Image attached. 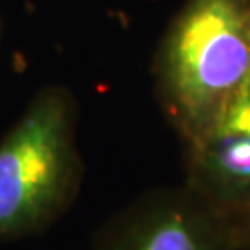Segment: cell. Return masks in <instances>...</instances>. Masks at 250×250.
Masks as SVG:
<instances>
[{
  "label": "cell",
  "instance_id": "cell-1",
  "mask_svg": "<svg viewBox=\"0 0 250 250\" xmlns=\"http://www.w3.org/2000/svg\"><path fill=\"white\" fill-rule=\"evenodd\" d=\"M250 82V0H188L154 60L156 95L184 145L217 123Z\"/></svg>",
  "mask_w": 250,
  "mask_h": 250
},
{
  "label": "cell",
  "instance_id": "cell-2",
  "mask_svg": "<svg viewBox=\"0 0 250 250\" xmlns=\"http://www.w3.org/2000/svg\"><path fill=\"white\" fill-rule=\"evenodd\" d=\"M76 104L50 85L0 141V239L37 233L58 221L80 191Z\"/></svg>",
  "mask_w": 250,
  "mask_h": 250
},
{
  "label": "cell",
  "instance_id": "cell-3",
  "mask_svg": "<svg viewBox=\"0 0 250 250\" xmlns=\"http://www.w3.org/2000/svg\"><path fill=\"white\" fill-rule=\"evenodd\" d=\"M237 230L193 189H161L139 198L100 233L95 250H237Z\"/></svg>",
  "mask_w": 250,
  "mask_h": 250
},
{
  "label": "cell",
  "instance_id": "cell-4",
  "mask_svg": "<svg viewBox=\"0 0 250 250\" xmlns=\"http://www.w3.org/2000/svg\"><path fill=\"white\" fill-rule=\"evenodd\" d=\"M186 150V186L230 217L250 204V82Z\"/></svg>",
  "mask_w": 250,
  "mask_h": 250
},
{
  "label": "cell",
  "instance_id": "cell-5",
  "mask_svg": "<svg viewBox=\"0 0 250 250\" xmlns=\"http://www.w3.org/2000/svg\"><path fill=\"white\" fill-rule=\"evenodd\" d=\"M232 221H233L235 230H237V237H239V241L250 245V204L247 206L245 209H241L239 213L233 215Z\"/></svg>",
  "mask_w": 250,
  "mask_h": 250
},
{
  "label": "cell",
  "instance_id": "cell-6",
  "mask_svg": "<svg viewBox=\"0 0 250 250\" xmlns=\"http://www.w3.org/2000/svg\"><path fill=\"white\" fill-rule=\"evenodd\" d=\"M237 250H250V245H247V243H239Z\"/></svg>",
  "mask_w": 250,
  "mask_h": 250
}]
</instances>
